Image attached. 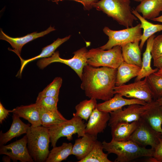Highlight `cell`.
Instances as JSON below:
<instances>
[{"instance_id": "obj_1", "label": "cell", "mask_w": 162, "mask_h": 162, "mask_svg": "<svg viewBox=\"0 0 162 162\" xmlns=\"http://www.w3.org/2000/svg\"><path fill=\"white\" fill-rule=\"evenodd\" d=\"M117 72V69L88 64L83 69L81 88L90 98L107 100L115 94Z\"/></svg>"}, {"instance_id": "obj_2", "label": "cell", "mask_w": 162, "mask_h": 162, "mask_svg": "<svg viewBox=\"0 0 162 162\" xmlns=\"http://www.w3.org/2000/svg\"><path fill=\"white\" fill-rule=\"evenodd\" d=\"M102 143L104 149L107 154L116 155L115 162H128L140 157H153L154 150L141 146L130 140L124 141L111 140L109 142L104 140Z\"/></svg>"}, {"instance_id": "obj_3", "label": "cell", "mask_w": 162, "mask_h": 162, "mask_svg": "<svg viewBox=\"0 0 162 162\" xmlns=\"http://www.w3.org/2000/svg\"><path fill=\"white\" fill-rule=\"evenodd\" d=\"M130 0H100L93 6L127 28L133 26L138 18L132 12Z\"/></svg>"}, {"instance_id": "obj_4", "label": "cell", "mask_w": 162, "mask_h": 162, "mask_svg": "<svg viewBox=\"0 0 162 162\" xmlns=\"http://www.w3.org/2000/svg\"><path fill=\"white\" fill-rule=\"evenodd\" d=\"M27 147L34 162H44L50 151V138L48 128L43 126L28 128L26 133Z\"/></svg>"}, {"instance_id": "obj_5", "label": "cell", "mask_w": 162, "mask_h": 162, "mask_svg": "<svg viewBox=\"0 0 162 162\" xmlns=\"http://www.w3.org/2000/svg\"><path fill=\"white\" fill-rule=\"evenodd\" d=\"M87 57L88 64L95 67H106L117 69L124 61L120 46L106 50L100 47L92 48L88 50Z\"/></svg>"}, {"instance_id": "obj_6", "label": "cell", "mask_w": 162, "mask_h": 162, "mask_svg": "<svg viewBox=\"0 0 162 162\" xmlns=\"http://www.w3.org/2000/svg\"><path fill=\"white\" fill-rule=\"evenodd\" d=\"M86 124L80 117L73 116L70 120L52 125L48 128L50 138L51 146H56L58 140L61 137H66L71 140L73 135L77 134L78 137L85 134Z\"/></svg>"}, {"instance_id": "obj_7", "label": "cell", "mask_w": 162, "mask_h": 162, "mask_svg": "<svg viewBox=\"0 0 162 162\" xmlns=\"http://www.w3.org/2000/svg\"><path fill=\"white\" fill-rule=\"evenodd\" d=\"M140 23L135 26L120 30H112L107 27L103 29L104 33L108 37V40L100 47L103 50H108L116 46H122L130 42L140 41L142 34Z\"/></svg>"}, {"instance_id": "obj_8", "label": "cell", "mask_w": 162, "mask_h": 162, "mask_svg": "<svg viewBox=\"0 0 162 162\" xmlns=\"http://www.w3.org/2000/svg\"><path fill=\"white\" fill-rule=\"evenodd\" d=\"M88 50L85 47H82L73 52L74 56L71 58L64 59L61 58L58 51L55 52L50 57L39 60L37 65L41 69H43L48 65L55 62L65 64L71 68L80 78H82L84 67L88 64L87 54Z\"/></svg>"}, {"instance_id": "obj_9", "label": "cell", "mask_w": 162, "mask_h": 162, "mask_svg": "<svg viewBox=\"0 0 162 162\" xmlns=\"http://www.w3.org/2000/svg\"><path fill=\"white\" fill-rule=\"evenodd\" d=\"M114 93L120 94L123 96L135 98L150 103L154 101L152 92L147 82V77L143 80L135 81L128 84L116 86L114 88Z\"/></svg>"}, {"instance_id": "obj_10", "label": "cell", "mask_w": 162, "mask_h": 162, "mask_svg": "<svg viewBox=\"0 0 162 162\" xmlns=\"http://www.w3.org/2000/svg\"><path fill=\"white\" fill-rule=\"evenodd\" d=\"M160 138H162V133L154 130L148 123L141 118L129 140L142 147H146L149 146L151 148L154 150Z\"/></svg>"}, {"instance_id": "obj_11", "label": "cell", "mask_w": 162, "mask_h": 162, "mask_svg": "<svg viewBox=\"0 0 162 162\" xmlns=\"http://www.w3.org/2000/svg\"><path fill=\"white\" fill-rule=\"evenodd\" d=\"M151 103L145 105L133 104L128 105L124 109L111 112L109 125L111 127L119 122L131 123L139 121L142 113L149 107Z\"/></svg>"}, {"instance_id": "obj_12", "label": "cell", "mask_w": 162, "mask_h": 162, "mask_svg": "<svg viewBox=\"0 0 162 162\" xmlns=\"http://www.w3.org/2000/svg\"><path fill=\"white\" fill-rule=\"evenodd\" d=\"M0 154L9 156L14 161L33 162L27 147V137L26 135L21 139L7 145L0 146Z\"/></svg>"}, {"instance_id": "obj_13", "label": "cell", "mask_w": 162, "mask_h": 162, "mask_svg": "<svg viewBox=\"0 0 162 162\" xmlns=\"http://www.w3.org/2000/svg\"><path fill=\"white\" fill-rule=\"evenodd\" d=\"M56 30L54 27L50 26L46 30L40 32H34L20 37L13 38L6 34L0 28V39L5 40L11 45L13 49L8 50L15 52L20 58L21 63L23 61L21 57V52L22 47L27 43L38 38L43 37Z\"/></svg>"}, {"instance_id": "obj_14", "label": "cell", "mask_w": 162, "mask_h": 162, "mask_svg": "<svg viewBox=\"0 0 162 162\" xmlns=\"http://www.w3.org/2000/svg\"><path fill=\"white\" fill-rule=\"evenodd\" d=\"M110 118V113L99 110L96 107L86 124L85 133L97 137L99 133L104 132Z\"/></svg>"}, {"instance_id": "obj_15", "label": "cell", "mask_w": 162, "mask_h": 162, "mask_svg": "<svg viewBox=\"0 0 162 162\" xmlns=\"http://www.w3.org/2000/svg\"><path fill=\"white\" fill-rule=\"evenodd\" d=\"M120 94L116 93L112 98L104 102L97 104L96 108L99 110L110 113L122 109L125 106L133 104L145 105L144 101L135 98L127 99Z\"/></svg>"}, {"instance_id": "obj_16", "label": "cell", "mask_w": 162, "mask_h": 162, "mask_svg": "<svg viewBox=\"0 0 162 162\" xmlns=\"http://www.w3.org/2000/svg\"><path fill=\"white\" fill-rule=\"evenodd\" d=\"M12 112L20 118L27 120L33 127L41 125L40 108L35 103L27 105H21L12 110Z\"/></svg>"}, {"instance_id": "obj_17", "label": "cell", "mask_w": 162, "mask_h": 162, "mask_svg": "<svg viewBox=\"0 0 162 162\" xmlns=\"http://www.w3.org/2000/svg\"><path fill=\"white\" fill-rule=\"evenodd\" d=\"M13 121L10 129L6 132H0V146L4 145L13 138L26 134L30 124H26L20 117L13 113Z\"/></svg>"}, {"instance_id": "obj_18", "label": "cell", "mask_w": 162, "mask_h": 162, "mask_svg": "<svg viewBox=\"0 0 162 162\" xmlns=\"http://www.w3.org/2000/svg\"><path fill=\"white\" fill-rule=\"evenodd\" d=\"M97 138L86 133L81 138L76 140L72 147L71 155L75 156L79 160L84 159L92 150Z\"/></svg>"}, {"instance_id": "obj_19", "label": "cell", "mask_w": 162, "mask_h": 162, "mask_svg": "<svg viewBox=\"0 0 162 162\" xmlns=\"http://www.w3.org/2000/svg\"><path fill=\"white\" fill-rule=\"evenodd\" d=\"M141 118L156 131L162 134V106L154 100L142 113Z\"/></svg>"}, {"instance_id": "obj_20", "label": "cell", "mask_w": 162, "mask_h": 162, "mask_svg": "<svg viewBox=\"0 0 162 162\" xmlns=\"http://www.w3.org/2000/svg\"><path fill=\"white\" fill-rule=\"evenodd\" d=\"M146 19L152 20L162 12V0H143L135 9Z\"/></svg>"}, {"instance_id": "obj_21", "label": "cell", "mask_w": 162, "mask_h": 162, "mask_svg": "<svg viewBox=\"0 0 162 162\" xmlns=\"http://www.w3.org/2000/svg\"><path fill=\"white\" fill-rule=\"evenodd\" d=\"M155 35L153 34L147 40L146 48L143 54L142 65L140 73L135 79V81L141 80L143 78L147 77L150 74L157 72L158 69H153L151 66V62L152 56L151 51L152 44Z\"/></svg>"}, {"instance_id": "obj_22", "label": "cell", "mask_w": 162, "mask_h": 162, "mask_svg": "<svg viewBox=\"0 0 162 162\" xmlns=\"http://www.w3.org/2000/svg\"><path fill=\"white\" fill-rule=\"evenodd\" d=\"M138 121L131 123L119 122L111 126L112 140L116 141L129 140L137 126Z\"/></svg>"}, {"instance_id": "obj_23", "label": "cell", "mask_w": 162, "mask_h": 162, "mask_svg": "<svg viewBox=\"0 0 162 162\" xmlns=\"http://www.w3.org/2000/svg\"><path fill=\"white\" fill-rule=\"evenodd\" d=\"M141 67L123 61L117 68L116 86L125 84L138 75Z\"/></svg>"}, {"instance_id": "obj_24", "label": "cell", "mask_w": 162, "mask_h": 162, "mask_svg": "<svg viewBox=\"0 0 162 162\" xmlns=\"http://www.w3.org/2000/svg\"><path fill=\"white\" fill-rule=\"evenodd\" d=\"M140 41L129 43L122 46L121 47L124 61L141 67L142 59L139 45Z\"/></svg>"}, {"instance_id": "obj_25", "label": "cell", "mask_w": 162, "mask_h": 162, "mask_svg": "<svg viewBox=\"0 0 162 162\" xmlns=\"http://www.w3.org/2000/svg\"><path fill=\"white\" fill-rule=\"evenodd\" d=\"M134 15L140 21V27L143 29V32L140 38V47L142 50L148 39L154 34L162 31V24H154L148 21L141 16L135 9L132 10Z\"/></svg>"}, {"instance_id": "obj_26", "label": "cell", "mask_w": 162, "mask_h": 162, "mask_svg": "<svg viewBox=\"0 0 162 162\" xmlns=\"http://www.w3.org/2000/svg\"><path fill=\"white\" fill-rule=\"evenodd\" d=\"M70 37L71 35H69L63 38H58L52 44L43 48L41 52L38 56L26 60H23L21 63L20 71V75H21L24 67L28 63L37 59L50 57L55 52L56 50L62 44L68 40Z\"/></svg>"}, {"instance_id": "obj_27", "label": "cell", "mask_w": 162, "mask_h": 162, "mask_svg": "<svg viewBox=\"0 0 162 162\" xmlns=\"http://www.w3.org/2000/svg\"><path fill=\"white\" fill-rule=\"evenodd\" d=\"M73 146L71 143L63 142L60 146L52 147L45 162H60L66 160L71 155Z\"/></svg>"}, {"instance_id": "obj_28", "label": "cell", "mask_w": 162, "mask_h": 162, "mask_svg": "<svg viewBox=\"0 0 162 162\" xmlns=\"http://www.w3.org/2000/svg\"><path fill=\"white\" fill-rule=\"evenodd\" d=\"M40 117L41 125L47 128L68 120L58 110H50L42 108H40Z\"/></svg>"}, {"instance_id": "obj_29", "label": "cell", "mask_w": 162, "mask_h": 162, "mask_svg": "<svg viewBox=\"0 0 162 162\" xmlns=\"http://www.w3.org/2000/svg\"><path fill=\"white\" fill-rule=\"evenodd\" d=\"M97 104L96 99L94 98L83 100L75 106L76 112L73 113V116L79 117L87 121L96 107Z\"/></svg>"}, {"instance_id": "obj_30", "label": "cell", "mask_w": 162, "mask_h": 162, "mask_svg": "<svg viewBox=\"0 0 162 162\" xmlns=\"http://www.w3.org/2000/svg\"><path fill=\"white\" fill-rule=\"evenodd\" d=\"M102 143L97 140L91 151L84 159L78 162H112L108 158V154L104 153Z\"/></svg>"}, {"instance_id": "obj_31", "label": "cell", "mask_w": 162, "mask_h": 162, "mask_svg": "<svg viewBox=\"0 0 162 162\" xmlns=\"http://www.w3.org/2000/svg\"><path fill=\"white\" fill-rule=\"evenodd\" d=\"M147 78L154 100L162 97V75L156 72L150 74Z\"/></svg>"}, {"instance_id": "obj_32", "label": "cell", "mask_w": 162, "mask_h": 162, "mask_svg": "<svg viewBox=\"0 0 162 162\" xmlns=\"http://www.w3.org/2000/svg\"><path fill=\"white\" fill-rule=\"evenodd\" d=\"M62 82L61 77H56L50 84L39 93L38 96L58 98L59 90Z\"/></svg>"}, {"instance_id": "obj_33", "label": "cell", "mask_w": 162, "mask_h": 162, "mask_svg": "<svg viewBox=\"0 0 162 162\" xmlns=\"http://www.w3.org/2000/svg\"><path fill=\"white\" fill-rule=\"evenodd\" d=\"M58 98L38 96L35 103L40 108L52 110H58L57 104Z\"/></svg>"}, {"instance_id": "obj_34", "label": "cell", "mask_w": 162, "mask_h": 162, "mask_svg": "<svg viewBox=\"0 0 162 162\" xmlns=\"http://www.w3.org/2000/svg\"><path fill=\"white\" fill-rule=\"evenodd\" d=\"M151 54L153 60L162 56V34L154 38Z\"/></svg>"}, {"instance_id": "obj_35", "label": "cell", "mask_w": 162, "mask_h": 162, "mask_svg": "<svg viewBox=\"0 0 162 162\" xmlns=\"http://www.w3.org/2000/svg\"><path fill=\"white\" fill-rule=\"evenodd\" d=\"M65 0H53L52 1L57 4L60 1ZM73 1L81 3L83 6V8L85 10H89L93 7L94 4L98 2V0H66Z\"/></svg>"}, {"instance_id": "obj_36", "label": "cell", "mask_w": 162, "mask_h": 162, "mask_svg": "<svg viewBox=\"0 0 162 162\" xmlns=\"http://www.w3.org/2000/svg\"><path fill=\"white\" fill-rule=\"evenodd\" d=\"M153 157L158 162H162V138L160 139L159 142L154 149Z\"/></svg>"}, {"instance_id": "obj_37", "label": "cell", "mask_w": 162, "mask_h": 162, "mask_svg": "<svg viewBox=\"0 0 162 162\" xmlns=\"http://www.w3.org/2000/svg\"><path fill=\"white\" fill-rule=\"evenodd\" d=\"M12 110L6 109L3 106L1 103L0 102V123H2L5 119L9 114L10 112H12Z\"/></svg>"}, {"instance_id": "obj_38", "label": "cell", "mask_w": 162, "mask_h": 162, "mask_svg": "<svg viewBox=\"0 0 162 162\" xmlns=\"http://www.w3.org/2000/svg\"><path fill=\"white\" fill-rule=\"evenodd\" d=\"M153 65L158 70L162 69V56L153 60Z\"/></svg>"}, {"instance_id": "obj_39", "label": "cell", "mask_w": 162, "mask_h": 162, "mask_svg": "<svg viewBox=\"0 0 162 162\" xmlns=\"http://www.w3.org/2000/svg\"><path fill=\"white\" fill-rule=\"evenodd\" d=\"M145 161L147 162H158L157 160L154 157H148Z\"/></svg>"}, {"instance_id": "obj_40", "label": "cell", "mask_w": 162, "mask_h": 162, "mask_svg": "<svg viewBox=\"0 0 162 162\" xmlns=\"http://www.w3.org/2000/svg\"><path fill=\"white\" fill-rule=\"evenodd\" d=\"M154 21L162 22V15L151 20Z\"/></svg>"}, {"instance_id": "obj_41", "label": "cell", "mask_w": 162, "mask_h": 162, "mask_svg": "<svg viewBox=\"0 0 162 162\" xmlns=\"http://www.w3.org/2000/svg\"><path fill=\"white\" fill-rule=\"evenodd\" d=\"M6 156H4L2 158V160L4 162H10L11 158L8 156L6 155Z\"/></svg>"}, {"instance_id": "obj_42", "label": "cell", "mask_w": 162, "mask_h": 162, "mask_svg": "<svg viewBox=\"0 0 162 162\" xmlns=\"http://www.w3.org/2000/svg\"><path fill=\"white\" fill-rule=\"evenodd\" d=\"M154 101L159 105L162 106V97Z\"/></svg>"}, {"instance_id": "obj_43", "label": "cell", "mask_w": 162, "mask_h": 162, "mask_svg": "<svg viewBox=\"0 0 162 162\" xmlns=\"http://www.w3.org/2000/svg\"><path fill=\"white\" fill-rule=\"evenodd\" d=\"M156 73L158 74L162 75V69L158 70Z\"/></svg>"}, {"instance_id": "obj_44", "label": "cell", "mask_w": 162, "mask_h": 162, "mask_svg": "<svg viewBox=\"0 0 162 162\" xmlns=\"http://www.w3.org/2000/svg\"><path fill=\"white\" fill-rule=\"evenodd\" d=\"M137 2H141L143 1V0H133Z\"/></svg>"}, {"instance_id": "obj_45", "label": "cell", "mask_w": 162, "mask_h": 162, "mask_svg": "<svg viewBox=\"0 0 162 162\" xmlns=\"http://www.w3.org/2000/svg\"><path fill=\"white\" fill-rule=\"evenodd\" d=\"M48 0V1L52 0V1H53V0Z\"/></svg>"}, {"instance_id": "obj_46", "label": "cell", "mask_w": 162, "mask_h": 162, "mask_svg": "<svg viewBox=\"0 0 162 162\" xmlns=\"http://www.w3.org/2000/svg\"></svg>"}]
</instances>
